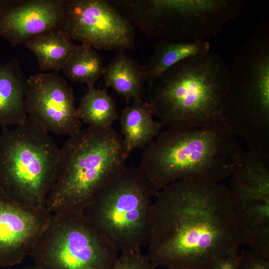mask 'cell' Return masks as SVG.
Here are the masks:
<instances>
[{
	"mask_svg": "<svg viewBox=\"0 0 269 269\" xmlns=\"http://www.w3.org/2000/svg\"><path fill=\"white\" fill-rule=\"evenodd\" d=\"M146 246L155 268L213 269L241 246L229 188L185 179L160 189L150 208Z\"/></svg>",
	"mask_w": 269,
	"mask_h": 269,
	"instance_id": "1",
	"label": "cell"
},
{
	"mask_svg": "<svg viewBox=\"0 0 269 269\" xmlns=\"http://www.w3.org/2000/svg\"><path fill=\"white\" fill-rule=\"evenodd\" d=\"M242 150L225 120L203 127H172L143 149L139 166L160 189L185 179L219 183Z\"/></svg>",
	"mask_w": 269,
	"mask_h": 269,
	"instance_id": "2",
	"label": "cell"
},
{
	"mask_svg": "<svg viewBox=\"0 0 269 269\" xmlns=\"http://www.w3.org/2000/svg\"><path fill=\"white\" fill-rule=\"evenodd\" d=\"M229 68L209 51L175 64L147 84V101L161 124L200 127L224 120Z\"/></svg>",
	"mask_w": 269,
	"mask_h": 269,
	"instance_id": "3",
	"label": "cell"
},
{
	"mask_svg": "<svg viewBox=\"0 0 269 269\" xmlns=\"http://www.w3.org/2000/svg\"><path fill=\"white\" fill-rule=\"evenodd\" d=\"M61 149L59 172L46 201L52 213H81L126 166L123 137L112 128L81 129Z\"/></svg>",
	"mask_w": 269,
	"mask_h": 269,
	"instance_id": "4",
	"label": "cell"
},
{
	"mask_svg": "<svg viewBox=\"0 0 269 269\" xmlns=\"http://www.w3.org/2000/svg\"><path fill=\"white\" fill-rule=\"evenodd\" d=\"M224 120L249 149L269 153V23H259L229 69Z\"/></svg>",
	"mask_w": 269,
	"mask_h": 269,
	"instance_id": "5",
	"label": "cell"
},
{
	"mask_svg": "<svg viewBox=\"0 0 269 269\" xmlns=\"http://www.w3.org/2000/svg\"><path fill=\"white\" fill-rule=\"evenodd\" d=\"M61 149L27 117L0 134V188L22 205L45 208L59 172Z\"/></svg>",
	"mask_w": 269,
	"mask_h": 269,
	"instance_id": "6",
	"label": "cell"
},
{
	"mask_svg": "<svg viewBox=\"0 0 269 269\" xmlns=\"http://www.w3.org/2000/svg\"><path fill=\"white\" fill-rule=\"evenodd\" d=\"M158 191L139 165H126L81 213L119 254L140 250L148 243L150 208Z\"/></svg>",
	"mask_w": 269,
	"mask_h": 269,
	"instance_id": "7",
	"label": "cell"
},
{
	"mask_svg": "<svg viewBox=\"0 0 269 269\" xmlns=\"http://www.w3.org/2000/svg\"><path fill=\"white\" fill-rule=\"evenodd\" d=\"M246 6L243 0H132L127 13L149 37L202 41L216 36Z\"/></svg>",
	"mask_w": 269,
	"mask_h": 269,
	"instance_id": "8",
	"label": "cell"
},
{
	"mask_svg": "<svg viewBox=\"0 0 269 269\" xmlns=\"http://www.w3.org/2000/svg\"><path fill=\"white\" fill-rule=\"evenodd\" d=\"M40 269H116L120 254L81 213H52L29 255Z\"/></svg>",
	"mask_w": 269,
	"mask_h": 269,
	"instance_id": "9",
	"label": "cell"
},
{
	"mask_svg": "<svg viewBox=\"0 0 269 269\" xmlns=\"http://www.w3.org/2000/svg\"><path fill=\"white\" fill-rule=\"evenodd\" d=\"M229 188L240 242L269 258V153L242 151Z\"/></svg>",
	"mask_w": 269,
	"mask_h": 269,
	"instance_id": "10",
	"label": "cell"
},
{
	"mask_svg": "<svg viewBox=\"0 0 269 269\" xmlns=\"http://www.w3.org/2000/svg\"><path fill=\"white\" fill-rule=\"evenodd\" d=\"M63 29L99 50L124 51L135 44V27L110 0H66Z\"/></svg>",
	"mask_w": 269,
	"mask_h": 269,
	"instance_id": "11",
	"label": "cell"
},
{
	"mask_svg": "<svg viewBox=\"0 0 269 269\" xmlns=\"http://www.w3.org/2000/svg\"><path fill=\"white\" fill-rule=\"evenodd\" d=\"M25 105L28 117L48 133L70 136L81 129L73 90L56 74L29 77Z\"/></svg>",
	"mask_w": 269,
	"mask_h": 269,
	"instance_id": "12",
	"label": "cell"
},
{
	"mask_svg": "<svg viewBox=\"0 0 269 269\" xmlns=\"http://www.w3.org/2000/svg\"><path fill=\"white\" fill-rule=\"evenodd\" d=\"M51 216L47 208L19 204L0 188V266L18 264L29 255Z\"/></svg>",
	"mask_w": 269,
	"mask_h": 269,
	"instance_id": "13",
	"label": "cell"
},
{
	"mask_svg": "<svg viewBox=\"0 0 269 269\" xmlns=\"http://www.w3.org/2000/svg\"><path fill=\"white\" fill-rule=\"evenodd\" d=\"M66 0H13L0 12V36L12 46L64 28Z\"/></svg>",
	"mask_w": 269,
	"mask_h": 269,
	"instance_id": "14",
	"label": "cell"
},
{
	"mask_svg": "<svg viewBox=\"0 0 269 269\" xmlns=\"http://www.w3.org/2000/svg\"><path fill=\"white\" fill-rule=\"evenodd\" d=\"M26 80L16 59L0 64V128L14 126L27 118Z\"/></svg>",
	"mask_w": 269,
	"mask_h": 269,
	"instance_id": "15",
	"label": "cell"
},
{
	"mask_svg": "<svg viewBox=\"0 0 269 269\" xmlns=\"http://www.w3.org/2000/svg\"><path fill=\"white\" fill-rule=\"evenodd\" d=\"M153 116L151 106L143 100H134L121 111V132L127 157L134 150L145 147L158 134L163 125Z\"/></svg>",
	"mask_w": 269,
	"mask_h": 269,
	"instance_id": "16",
	"label": "cell"
},
{
	"mask_svg": "<svg viewBox=\"0 0 269 269\" xmlns=\"http://www.w3.org/2000/svg\"><path fill=\"white\" fill-rule=\"evenodd\" d=\"M105 83L126 101L143 100L146 81L145 66L118 51L105 66L103 75Z\"/></svg>",
	"mask_w": 269,
	"mask_h": 269,
	"instance_id": "17",
	"label": "cell"
},
{
	"mask_svg": "<svg viewBox=\"0 0 269 269\" xmlns=\"http://www.w3.org/2000/svg\"><path fill=\"white\" fill-rule=\"evenodd\" d=\"M210 49V44L206 40H159L154 45L152 53L145 65L146 83H150L178 62L190 57L206 54Z\"/></svg>",
	"mask_w": 269,
	"mask_h": 269,
	"instance_id": "18",
	"label": "cell"
},
{
	"mask_svg": "<svg viewBox=\"0 0 269 269\" xmlns=\"http://www.w3.org/2000/svg\"><path fill=\"white\" fill-rule=\"evenodd\" d=\"M24 44L35 55L42 70H62L78 44L74 43L63 28L51 30L28 40Z\"/></svg>",
	"mask_w": 269,
	"mask_h": 269,
	"instance_id": "19",
	"label": "cell"
},
{
	"mask_svg": "<svg viewBox=\"0 0 269 269\" xmlns=\"http://www.w3.org/2000/svg\"><path fill=\"white\" fill-rule=\"evenodd\" d=\"M77 110L81 122L97 128H112L118 117L115 100L106 90L94 86L88 87L86 93L80 99Z\"/></svg>",
	"mask_w": 269,
	"mask_h": 269,
	"instance_id": "20",
	"label": "cell"
},
{
	"mask_svg": "<svg viewBox=\"0 0 269 269\" xmlns=\"http://www.w3.org/2000/svg\"><path fill=\"white\" fill-rule=\"evenodd\" d=\"M105 66L102 57L91 45H78L63 67L65 76L76 82L94 86L103 75Z\"/></svg>",
	"mask_w": 269,
	"mask_h": 269,
	"instance_id": "21",
	"label": "cell"
},
{
	"mask_svg": "<svg viewBox=\"0 0 269 269\" xmlns=\"http://www.w3.org/2000/svg\"><path fill=\"white\" fill-rule=\"evenodd\" d=\"M141 250L120 254L116 269H155Z\"/></svg>",
	"mask_w": 269,
	"mask_h": 269,
	"instance_id": "22",
	"label": "cell"
},
{
	"mask_svg": "<svg viewBox=\"0 0 269 269\" xmlns=\"http://www.w3.org/2000/svg\"><path fill=\"white\" fill-rule=\"evenodd\" d=\"M237 269H269V258L263 257L251 250L240 253Z\"/></svg>",
	"mask_w": 269,
	"mask_h": 269,
	"instance_id": "23",
	"label": "cell"
},
{
	"mask_svg": "<svg viewBox=\"0 0 269 269\" xmlns=\"http://www.w3.org/2000/svg\"><path fill=\"white\" fill-rule=\"evenodd\" d=\"M240 261L239 251L228 254L226 257L218 261L213 269H237Z\"/></svg>",
	"mask_w": 269,
	"mask_h": 269,
	"instance_id": "24",
	"label": "cell"
},
{
	"mask_svg": "<svg viewBox=\"0 0 269 269\" xmlns=\"http://www.w3.org/2000/svg\"><path fill=\"white\" fill-rule=\"evenodd\" d=\"M12 1L13 0H0V12L10 5Z\"/></svg>",
	"mask_w": 269,
	"mask_h": 269,
	"instance_id": "25",
	"label": "cell"
},
{
	"mask_svg": "<svg viewBox=\"0 0 269 269\" xmlns=\"http://www.w3.org/2000/svg\"><path fill=\"white\" fill-rule=\"evenodd\" d=\"M20 269H40L39 268L37 267L34 265H32L31 266H29L27 267H25L23 268Z\"/></svg>",
	"mask_w": 269,
	"mask_h": 269,
	"instance_id": "26",
	"label": "cell"
},
{
	"mask_svg": "<svg viewBox=\"0 0 269 269\" xmlns=\"http://www.w3.org/2000/svg\"><path fill=\"white\" fill-rule=\"evenodd\" d=\"M198 269L195 268H192V267H178V268H173V269Z\"/></svg>",
	"mask_w": 269,
	"mask_h": 269,
	"instance_id": "27",
	"label": "cell"
}]
</instances>
